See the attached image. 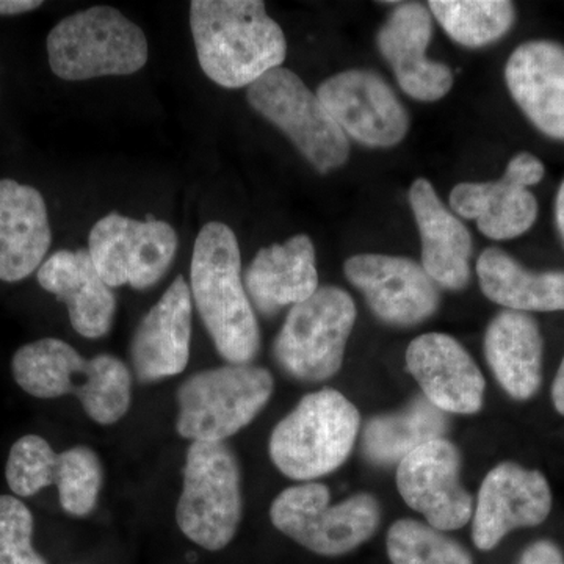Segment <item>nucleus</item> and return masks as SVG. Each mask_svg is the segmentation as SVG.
Instances as JSON below:
<instances>
[{"instance_id":"obj_1","label":"nucleus","mask_w":564,"mask_h":564,"mask_svg":"<svg viewBox=\"0 0 564 564\" xmlns=\"http://www.w3.org/2000/svg\"><path fill=\"white\" fill-rule=\"evenodd\" d=\"M191 29L203 73L229 90L250 87L288 55L284 32L261 0H193Z\"/></svg>"},{"instance_id":"obj_2","label":"nucleus","mask_w":564,"mask_h":564,"mask_svg":"<svg viewBox=\"0 0 564 564\" xmlns=\"http://www.w3.org/2000/svg\"><path fill=\"white\" fill-rule=\"evenodd\" d=\"M193 304L229 364H251L261 350V329L242 278L236 234L221 221L203 226L193 248Z\"/></svg>"},{"instance_id":"obj_3","label":"nucleus","mask_w":564,"mask_h":564,"mask_svg":"<svg viewBox=\"0 0 564 564\" xmlns=\"http://www.w3.org/2000/svg\"><path fill=\"white\" fill-rule=\"evenodd\" d=\"M11 373L22 391L36 399H79L88 417L99 425L120 422L132 402V373L113 355L87 359L54 337L22 345L11 359Z\"/></svg>"},{"instance_id":"obj_4","label":"nucleus","mask_w":564,"mask_h":564,"mask_svg":"<svg viewBox=\"0 0 564 564\" xmlns=\"http://www.w3.org/2000/svg\"><path fill=\"white\" fill-rule=\"evenodd\" d=\"M361 414L336 389L307 393L270 436L269 454L282 475L314 481L339 469L351 455Z\"/></svg>"},{"instance_id":"obj_5","label":"nucleus","mask_w":564,"mask_h":564,"mask_svg":"<svg viewBox=\"0 0 564 564\" xmlns=\"http://www.w3.org/2000/svg\"><path fill=\"white\" fill-rule=\"evenodd\" d=\"M52 73L80 82L106 76H129L147 65L148 40L135 22L111 7L77 11L47 35Z\"/></svg>"},{"instance_id":"obj_6","label":"nucleus","mask_w":564,"mask_h":564,"mask_svg":"<svg viewBox=\"0 0 564 564\" xmlns=\"http://www.w3.org/2000/svg\"><path fill=\"white\" fill-rule=\"evenodd\" d=\"M273 391L272 373L252 364L193 373L177 389V433L192 443H225L262 413Z\"/></svg>"},{"instance_id":"obj_7","label":"nucleus","mask_w":564,"mask_h":564,"mask_svg":"<svg viewBox=\"0 0 564 564\" xmlns=\"http://www.w3.org/2000/svg\"><path fill=\"white\" fill-rule=\"evenodd\" d=\"M182 475L176 505L181 532L206 551H223L242 521V477L236 454L226 443H192Z\"/></svg>"},{"instance_id":"obj_8","label":"nucleus","mask_w":564,"mask_h":564,"mask_svg":"<svg viewBox=\"0 0 564 564\" xmlns=\"http://www.w3.org/2000/svg\"><path fill=\"white\" fill-rule=\"evenodd\" d=\"M272 524L296 544L322 556L350 554L367 543L381 522V505L369 492L352 494L332 505V494L317 481L291 486L274 497Z\"/></svg>"},{"instance_id":"obj_9","label":"nucleus","mask_w":564,"mask_h":564,"mask_svg":"<svg viewBox=\"0 0 564 564\" xmlns=\"http://www.w3.org/2000/svg\"><path fill=\"white\" fill-rule=\"evenodd\" d=\"M356 317L358 311L350 293L336 285L318 288L289 311L273 343L274 361L293 380H329L343 369Z\"/></svg>"},{"instance_id":"obj_10","label":"nucleus","mask_w":564,"mask_h":564,"mask_svg":"<svg viewBox=\"0 0 564 564\" xmlns=\"http://www.w3.org/2000/svg\"><path fill=\"white\" fill-rule=\"evenodd\" d=\"M247 101L295 144L315 172L332 173L350 159V140L317 93L311 91L293 70L281 66L263 74L248 87Z\"/></svg>"},{"instance_id":"obj_11","label":"nucleus","mask_w":564,"mask_h":564,"mask_svg":"<svg viewBox=\"0 0 564 564\" xmlns=\"http://www.w3.org/2000/svg\"><path fill=\"white\" fill-rule=\"evenodd\" d=\"M177 245V234L166 221L109 214L93 226L88 254L109 288L147 291L169 273Z\"/></svg>"},{"instance_id":"obj_12","label":"nucleus","mask_w":564,"mask_h":564,"mask_svg":"<svg viewBox=\"0 0 564 564\" xmlns=\"http://www.w3.org/2000/svg\"><path fill=\"white\" fill-rule=\"evenodd\" d=\"M317 96L348 140L367 148H393L410 132V113L380 76L369 69L334 74Z\"/></svg>"},{"instance_id":"obj_13","label":"nucleus","mask_w":564,"mask_h":564,"mask_svg":"<svg viewBox=\"0 0 564 564\" xmlns=\"http://www.w3.org/2000/svg\"><path fill=\"white\" fill-rule=\"evenodd\" d=\"M462 469L458 447L440 437L397 464V489L426 524L440 532H454L469 524L474 514V497L463 486Z\"/></svg>"},{"instance_id":"obj_14","label":"nucleus","mask_w":564,"mask_h":564,"mask_svg":"<svg viewBox=\"0 0 564 564\" xmlns=\"http://www.w3.org/2000/svg\"><path fill=\"white\" fill-rule=\"evenodd\" d=\"M344 273L386 325L411 328L440 310L436 282L413 259L373 252L356 254L345 262Z\"/></svg>"},{"instance_id":"obj_15","label":"nucleus","mask_w":564,"mask_h":564,"mask_svg":"<svg viewBox=\"0 0 564 564\" xmlns=\"http://www.w3.org/2000/svg\"><path fill=\"white\" fill-rule=\"evenodd\" d=\"M552 503L551 486L540 470L513 462L497 464L481 481L474 507L475 547L492 551L513 530L543 524Z\"/></svg>"},{"instance_id":"obj_16","label":"nucleus","mask_w":564,"mask_h":564,"mask_svg":"<svg viewBox=\"0 0 564 564\" xmlns=\"http://www.w3.org/2000/svg\"><path fill=\"white\" fill-rule=\"evenodd\" d=\"M433 20L429 6L397 3L377 33L378 51L391 65L400 88L421 102L440 101L454 87L452 69L426 55L433 39Z\"/></svg>"},{"instance_id":"obj_17","label":"nucleus","mask_w":564,"mask_h":564,"mask_svg":"<svg viewBox=\"0 0 564 564\" xmlns=\"http://www.w3.org/2000/svg\"><path fill=\"white\" fill-rule=\"evenodd\" d=\"M406 369L423 397L443 413L470 415L484 408V373L455 337L444 333L415 337L406 350Z\"/></svg>"},{"instance_id":"obj_18","label":"nucleus","mask_w":564,"mask_h":564,"mask_svg":"<svg viewBox=\"0 0 564 564\" xmlns=\"http://www.w3.org/2000/svg\"><path fill=\"white\" fill-rule=\"evenodd\" d=\"M192 317L191 285L180 274L133 333L131 362L140 383H158L187 369Z\"/></svg>"},{"instance_id":"obj_19","label":"nucleus","mask_w":564,"mask_h":564,"mask_svg":"<svg viewBox=\"0 0 564 564\" xmlns=\"http://www.w3.org/2000/svg\"><path fill=\"white\" fill-rule=\"evenodd\" d=\"M511 98L549 139L564 141V46L533 40L516 47L505 65Z\"/></svg>"},{"instance_id":"obj_20","label":"nucleus","mask_w":564,"mask_h":564,"mask_svg":"<svg viewBox=\"0 0 564 564\" xmlns=\"http://www.w3.org/2000/svg\"><path fill=\"white\" fill-rule=\"evenodd\" d=\"M408 199L421 234L423 270L437 288L463 291L470 282L474 251L469 228L445 206L429 180H415Z\"/></svg>"},{"instance_id":"obj_21","label":"nucleus","mask_w":564,"mask_h":564,"mask_svg":"<svg viewBox=\"0 0 564 564\" xmlns=\"http://www.w3.org/2000/svg\"><path fill=\"white\" fill-rule=\"evenodd\" d=\"M44 291L68 307L70 326L87 339L109 334L117 313V299L96 270L88 250L54 252L39 269Z\"/></svg>"},{"instance_id":"obj_22","label":"nucleus","mask_w":564,"mask_h":564,"mask_svg":"<svg viewBox=\"0 0 564 564\" xmlns=\"http://www.w3.org/2000/svg\"><path fill=\"white\" fill-rule=\"evenodd\" d=\"M243 282L252 307L265 317L310 299L318 291L313 240L296 234L288 242L262 248L245 272Z\"/></svg>"},{"instance_id":"obj_23","label":"nucleus","mask_w":564,"mask_h":564,"mask_svg":"<svg viewBox=\"0 0 564 564\" xmlns=\"http://www.w3.org/2000/svg\"><path fill=\"white\" fill-rule=\"evenodd\" d=\"M51 243L43 195L31 185L0 180V281L31 276L43 265Z\"/></svg>"},{"instance_id":"obj_24","label":"nucleus","mask_w":564,"mask_h":564,"mask_svg":"<svg viewBox=\"0 0 564 564\" xmlns=\"http://www.w3.org/2000/svg\"><path fill=\"white\" fill-rule=\"evenodd\" d=\"M544 340L536 318L505 310L489 322L485 358L497 383L518 402L533 399L543 383Z\"/></svg>"},{"instance_id":"obj_25","label":"nucleus","mask_w":564,"mask_h":564,"mask_svg":"<svg viewBox=\"0 0 564 564\" xmlns=\"http://www.w3.org/2000/svg\"><path fill=\"white\" fill-rule=\"evenodd\" d=\"M448 199L455 215L477 221L480 232L497 242L524 236L540 210L530 188L507 173L494 182H462Z\"/></svg>"},{"instance_id":"obj_26","label":"nucleus","mask_w":564,"mask_h":564,"mask_svg":"<svg viewBox=\"0 0 564 564\" xmlns=\"http://www.w3.org/2000/svg\"><path fill=\"white\" fill-rule=\"evenodd\" d=\"M486 299L516 313L564 311V272H532L502 248L489 247L477 261Z\"/></svg>"},{"instance_id":"obj_27","label":"nucleus","mask_w":564,"mask_h":564,"mask_svg":"<svg viewBox=\"0 0 564 564\" xmlns=\"http://www.w3.org/2000/svg\"><path fill=\"white\" fill-rule=\"evenodd\" d=\"M447 430V415L422 395L399 413L370 419L364 429L362 451L369 462L391 466L421 445L444 437Z\"/></svg>"},{"instance_id":"obj_28","label":"nucleus","mask_w":564,"mask_h":564,"mask_svg":"<svg viewBox=\"0 0 564 564\" xmlns=\"http://www.w3.org/2000/svg\"><path fill=\"white\" fill-rule=\"evenodd\" d=\"M426 6L444 32L469 50L497 43L516 22L514 3L508 0H432Z\"/></svg>"},{"instance_id":"obj_29","label":"nucleus","mask_w":564,"mask_h":564,"mask_svg":"<svg viewBox=\"0 0 564 564\" xmlns=\"http://www.w3.org/2000/svg\"><path fill=\"white\" fill-rule=\"evenodd\" d=\"M386 551L392 564H474L473 555L458 541L415 519L393 522Z\"/></svg>"},{"instance_id":"obj_30","label":"nucleus","mask_w":564,"mask_h":564,"mask_svg":"<svg viewBox=\"0 0 564 564\" xmlns=\"http://www.w3.org/2000/svg\"><path fill=\"white\" fill-rule=\"evenodd\" d=\"M104 470L101 459L90 447L77 445L58 454L54 485L57 486L62 510L74 518L93 513L101 494Z\"/></svg>"},{"instance_id":"obj_31","label":"nucleus","mask_w":564,"mask_h":564,"mask_svg":"<svg viewBox=\"0 0 564 564\" xmlns=\"http://www.w3.org/2000/svg\"><path fill=\"white\" fill-rule=\"evenodd\" d=\"M57 462V452L44 437L39 434L20 437L11 445L6 466L11 492L18 497H32L54 485Z\"/></svg>"},{"instance_id":"obj_32","label":"nucleus","mask_w":564,"mask_h":564,"mask_svg":"<svg viewBox=\"0 0 564 564\" xmlns=\"http://www.w3.org/2000/svg\"><path fill=\"white\" fill-rule=\"evenodd\" d=\"M35 521L28 505L0 496V564H47L33 547Z\"/></svg>"},{"instance_id":"obj_33","label":"nucleus","mask_w":564,"mask_h":564,"mask_svg":"<svg viewBox=\"0 0 564 564\" xmlns=\"http://www.w3.org/2000/svg\"><path fill=\"white\" fill-rule=\"evenodd\" d=\"M505 173L530 188L544 180L545 166L536 155L530 154V152H519L508 162Z\"/></svg>"},{"instance_id":"obj_34","label":"nucleus","mask_w":564,"mask_h":564,"mask_svg":"<svg viewBox=\"0 0 564 564\" xmlns=\"http://www.w3.org/2000/svg\"><path fill=\"white\" fill-rule=\"evenodd\" d=\"M518 564H564L562 549L549 540L534 541L527 545Z\"/></svg>"},{"instance_id":"obj_35","label":"nucleus","mask_w":564,"mask_h":564,"mask_svg":"<svg viewBox=\"0 0 564 564\" xmlns=\"http://www.w3.org/2000/svg\"><path fill=\"white\" fill-rule=\"evenodd\" d=\"M43 2L40 0H0V17H13V14L29 13L40 9Z\"/></svg>"},{"instance_id":"obj_36","label":"nucleus","mask_w":564,"mask_h":564,"mask_svg":"<svg viewBox=\"0 0 564 564\" xmlns=\"http://www.w3.org/2000/svg\"><path fill=\"white\" fill-rule=\"evenodd\" d=\"M552 403H554L556 413L564 415V356L558 372L555 375L554 384H552Z\"/></svg>"},{"instance_id":"obj_37","label":"nucleus","mask_w":564,"mask_h":564,"mask_svg":"<svg viewBox=\"0 0 564 564\" xmlns=\"http://www.w3.org/2000/svg\"><path fill=\"white\" fill-rule=\"evenodd\" d=\"M555 221L556 228H558L560 236H562L564 242V181L562 185H560L558 193H556Z\"/></svg>"}]
</instances>
